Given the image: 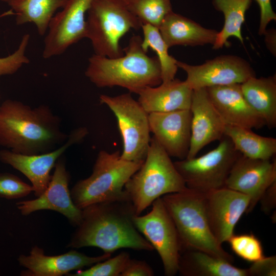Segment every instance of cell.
<instances>
[{
    "instance_id": "7c38bea8",
    "label": "cell",
    "mask_w": 276,
    "mask_h": 276,
    "mask_svg": "<svg viewBox=\"0 0 276 276\" xmlns=\"http://www.w3.org/2000/svg\"><path fill=\"white\" fill-rule=\"evenodd\" d=\"M177 65L186 73L185 81L193 90L242 84L256 76L254 69L246 60L232 55H221L197 65L177 60Z\"/></svg>"
},
{
    "instance_id": "4dcf8cb0",
    "label": "cell",
    "mask_w": 276,
    "mask_h": 276,
    "mask_svg": "<svg viewBox=\"0 0 276 276\" xmlns=\"http://www.w3.org/2000/svg\"><path fill=\"white\" fill-rule=\"evenodd\" d=\"M129 254L122 251L113 258L97 263L86 270L79 269L70 276H120L128 261Z\"/></svg>"
},
{
    "instance_id": "7a4b0ae2",
    "label": "cell",
    "mask_w": 276,
    "mask_h": 276,
    "mask_svg": "<svg viewBox=\"0 0 276 276\" xmlns=\"http://www.w3.org/2000/svg\"><path fill=\"white\" fill-rule=\"evenodd\" d=\"M68 136L60 118L47 105L32 107L12 99L0 105V146L6 149L27 155L46 153L62 145Z\"/></svg>"
},
{
    "instance_id": "d590c367",
    "label": "cell",
    "mask_w": 276,
    "mask_h": 276,
    "mask_svg": "<svg viewBox=\"0 0 276 276\" xmlns=\"http://www.w3.org/2000/svg\"><path fill=\"white\" fill-rule=\"evenodd\" d=\"M252 1V0H251ZM258 4L260 10V21L258 33L264 35L268 24L276 20V14L274 12L271 0H254Z\"/></svg>"
},
{
    "instance_id": "ba28073f",
    "label": "cell",
    "mask_w": 276,
    "mask_h": 276,
    "mask_svg": "<svg viewBox=\"0 0 276 276\" xmlns=\"http://www.w3.org/2000/svg\"><path fill=\"white\" fill-rule=\"evenodd\" d=\"M99 100L116 117L123 145L121 158L143 163L151 140L149 113L132 98L130 93L116 96L101 95Z\"/></svg>"
},
{
    "instance_id": "e575fe53",
    "label": "cell",
    "mask_w": 276,
    "mask_h": 276,
    "mask_svg": "<svg viewBox=\"0 0 276 276\" xmlns=\"http://www.w3.org/2000/svg\"><path fill=\"white\" fill-rule=\"evenodd\" d=\"M153 275V269L146 262L130 258L120 276H152Z\"/></svg>"
},
{
    "instance_id": "2e32d148",
    "label": "cell",
    "mask_w": 276,
    "mask_h": 276,
    "mask_svg": "<svg viewBox=\"0 0 276 276\" xmlns=\"http://www.w3.org/2000/svg\"><path fill=\"white\" fill-rule=\"evenodd\" d=\"M275 181V158L256 159L241 154L232 168L225 187L250 198L248 213L252 211L265 191Z\"/></svg>"
},
{
    "instance_id": "6da1fadb",
    "label": "cell",
    "mask_w": 276,
    "mask_h": 276,
    "mask_svg": "<svg viewBox=\"0 0 276 276\" xmlns=\"http://www.w3.org/2000/svg\"><path fill=\"white\" fill-rule=\"evenodd\" d=\"M133 205L126 195L89 205L82 210V219L68 245L73 248H100L111 254L123 248L152 251V245L136 228Z\"/></svg>"
},
{
    "instance_id": "9c48e42d",
    "label": "cell",
    "mask_w": 276,
    "mask_h": 276,
    "mask_svg": "<svg viewBox=\"0 0 276 276\" xmlns=\"http://www.w3.org/2000/svg\"><path fill=\"white\" fill-rule=\"evenodd\" d=\"M241 154L224 135L217 147L210 152L174 164L188 188L205 193L225 187L232 168Z\"/></svg>"
},
{
    "instance_id": "7402d4cb",
    "label": "cell",
    "mask_w": 276,
    "mask_h": 276,
    "mask_svg": "<svg viewBox=\"0 0 276 276\" xmlns=\"http://www.w3.org/2000/svg\"><path fill=\"white\" fill-rule=\"evenodd\" d=\"M158 30L169 48L177 45H213L218 33L173 11L165 17Z\"/></svg>"
},
{
    "instance_id": "52a82bcc",
    "label": "cell",
    "mask_w": 276,
    "mask_h": 276,
    "mask_svg": "<svg viewBox=\"0 0 276 276\" xmlns=\"http://www.w3.org/2000/svg\"><path fill=\"white\" fill-rule=\"evenodd\" d=\"M87 14L86 38L95 54L109 58L123 55L120 39L142 25L128 9L126 0H91Z\"/></svg>"
},
{
    "instance_id": "4fadbf2b",
    "label": "cell",
    "mask_w": 276,
    "mask_h": 276,
    "mask_svg": "<svg viewBox=\"0 0 276 276\" xmlns=\"http://www.w3.org/2000/svg\"><path fill=\"white\" fill-rule=\"evenodd\" d=\"M88 134L85 127L72 130L66 141L61 146L49 152L35 154L22 155L10 150L0 151V160L22 173L31 182L36 197L40 196L50 181V172L57 160L72 146L79 143Z\"/></svg>"
},
{
    "instance_id": "f1b7e54d",
    "label": "cell",
    "mask_w": 276,
    "mask_h": 276,
    "mask_svg": "<svg viewBox=\"0 0 276 276\" xmlns=\"http://www.w3.org/2000/svg\"><path fill=\"white\" fill-rule=\"evenodd\" d=\"M130 11L142 25L158 29L165 17L172 11L171 0H126Z\"/></svg>"
},
{
    "instance_id": "30bf717a",
    "label": "cell",
    "mask_w": 276,
    "mask_h": 276,
    "mask_svg": "<svg viewBox=\"0 0 276 276\" xmlns=\"http://www.w3.org/2000/svg\"><path fill=\"white\" fill-rule=\"evenodd\" d=\"M133 222L139 232L157 251L165 274L175 275L178 272L181 246L175 224L162 197L154 201L147 214L135 215Z\"/></svg>"
},
{
    "instance_id": "8d00e7d4",
    "label": "cell",
    "mask_w": 276,
    "mask_h": 276,
    "mask_svg": "<svg viewBox=\"0 0 276 276\" xmlns=\"http://www.w3.org/2000/svg\"><path fill=\"white\" fill-rule=\"evenodd\" d=\"M259 202L262 210L265 213H270L276 205V181L265 191Z\"/></svg>"
},
{
    "instance_id": "d6a6232c",
    "label": "cell",
    "mask_w": 276,
    "mask_h": 276,
    "mask_svg": "<svg viewBox=\"0 0 276 276\" xmlns=\"http://www.w3.org/2000/svg\"><path fill=\"white\" fill-rule=\"evenodd\" d=\"M33 192V188L15 175L0 173V197L8 199L25 197Z\"/></svg>"
},
{
    "instance_id": "ac0fdd59",
    "label": "cell",
    "mask_w": 276,
    "mask_h": 276,
    "mask_svg": "<svg viewBox=\"0 0 276 276\" xmlns=\"http://www.w3.org/2000/svg\"><path fill=\"white\" fill-rule=\"evenodd\" d=\"M190 110L191 136L187 159L196 157L211 143L220 141L224 136L225 126L205 88L193 90Z\"/></svg>"
},
{
    "instance_id": "ab89813d",
    "label": "cell",
    "mask_w": 276,
    "mask_h": 276,
    "mask_svg": "<svg viewBox=\"0 0 276 276\" xmlns=\"http://www.w3.org/2000/svg\"><path fill=\"white\" fill-rule=\"evenodd\" d=\"M0 98H1V96H0Z\"/></svg>"
},
{
    "instance_id": "836d02e7",
    "label": "cell",
    "mask_w": 276,
    "mask_h": 276,
    "mask_svg": "<svg viewBox=\"0 0 276 276\" xmlns=\"http://www.w3.org/2000/svg\"><path fill=\"white\" fill-rule=\"evenodd\" d=\"M248 276H275L276 257H264L247 269Z\"/></svg>"
},
{
    "instance_id": "d4e9b609",
    "label": "cell",
    "mask_w": 276,
    "mask_h": 276,
    "mask_svg": "<svg viewBox=\"0 0 276 276\" xmlns=\"http://www.w3.org/2000/svg\"><path fill=\"white\" fill-rule=\"evenodd\" d=\"M66 0H9L7 3L16 16V24H33L39 35H45L50 22Z\"/></svg>"
},
{
    "instance_id": "f546056e",
    "label": "cell",
    "mask_w": 276,
    "mask_h": 276,
    "mask_svg": "<svg viewBox=\"0 0 276 276\" xmlns=\"http://www.w3.org/2000/svg\"><path fill=\"white\" fill-rule=\"evenodd\" d=\"M227 242L233 251L246 261L254 263L265 257L261 241L252 234H234Z\"/></svg>"
},
{
    "instance_id": "83f0119b",
    "label": "cell",
    "mask_w": 276,
    "mask_h": 276,
    "mask_svg": "<svg viewBox=\"0 0 276 276\" xmlns=\"http://www.w3.org/2000/svg\"><path fill=\"white\" fill-rule=\"evenodd\" d=\"M141 28L143 32L142 49L146 52L151 49L156 53L160 63L162 82L173 80L178 68L177 60L169 54V48L158 29L149 24L142 25Z\"/></svg>"
},
{
    "instance_id": "44dd1931",
    "label": "cell",
    "mask_w": 276,
    "mask_h": 276,
    "mask_svg": "<svg viewBox=\"0 0 276 276\" xmlns=\"http://www.w3.org/2000/svg\"><path fill=\"white\" fill-rule=\"evenodd\" d=\"M193 89L178 79L148 86L137 94L138 102L148 113L190 109Z\"/></svg>"
},
{
    "instance_id": "1f68e13d",
    "label": "cell",
    "mask_w": 276,
    "mask_h": 276,
    "mask_svg": "<svg viewBox=\"0 0 276 276\" xmlns=\"http://www.w3.org/2000/svg\"><path fill=\"white\" fill-rule=\"evenodd\" d=\"M30 36L25 34L22 37L17 49L12 54L0 58V77L16 73L22 66L28 64L29 59L26 55Z\"/></svg>"
},
{
    "instance_id": "ffe728a7",
    "label": "cell",
    "mask_w": 276,
    "mask_h": 276,
    "mask_svg": "<svg viewBox=\"0 0 276 276\" xmlns=\"http://www.w3.org/2000/svg\"><path fill=\"white\" fill-rule=\"evenodd\" d=\"M225 125L248 129L265 126L264 120L251 108L242 94L241 84L205 88Z\"/></svg>"
},
{
    "instance_id": "f35d334b",
    "label": "cell",
    "mask_w": 276,
    "mask_h": 276,
    "mask_svg": "<svg viewBox=\"0 0 276 276\" xmlns=\"http://www.w3.org/2000/svg\"><path fill=\"white\" fill-rule=\"evenodd\" d=\"M1 1H3V2H4L8 3L9 0H1Z\"/></svg>"
},
{
    "instance_id": "8fae6325",
    "label": "cell",
    "mask_w": 276,
    "mask_h": 276,
    "mask_svg": "<svg viewBox=\"0 0 276 276\" xmlns=\"http://www.w3.org/2000/svg\"><path fill=\"white\" fill-rule=\"evenodd\" d=\"M91 0H66L52 18L45 34L42 57L61 55L86 36L85 15Z\"/></svg>"
},
{
    "instance_id": "277c9868",
    "label": "cell",
    "mask_w": 276,
    "mask_h": 276,
    "mask_svg": "<svg viewBox=\"0 0 276 276\" xmlns=\"http://www.w3.org/2000/svg\"><path fill=\"white\" fill-rule=\"evenodd\" d=\"M204 193L187 187L182 191L162 197L177 229L181 252L200 250L232 263L233 257L223 249L210 229Z\"/></svg>"
},
{
    "instance_id": "3957f363",
    "label": "cell",
    "mask_w": 276,
    "mask_h": 276,
    "mask_svg": "<svg viewBox=\"0 0 276 276\" xmlns=\"http://www.w3.org/2000/svg\"><path fill=\"white\" fill-rule=\"evenodd\" d=\"M142 38L133 35L124 55L117 58L94 54L88 59L86 77L98 87L120 86L137 94L148 86L162 82L161 70L156 56L150 57L142 49Z\"/></svg>"
},
{
    "instance_id": "5bb4252c",
    "label": "cell",
    "mask_w": 276,
    "mask_h": 276,
    "mask_svg": "<svg viewBox=\"0 0 276 276\" xmlns=\"http://www.w3.org/2000/svg\"><path fill=\"white\" fill-rule=\"evenodd\" d=\"M250 198L224 187L204 193L205 213L210 229L220 244L234 235L235 227L246 213Z\"/></svg>"
},
{
    "instance_id": "cb8c5ba5",
    "label": "cell",
    "mask_w": 276,
    "mask_h": 276,
    "mask_svg": "<svg viewBox=\"0 0 276 276\" xmlns=\"http://www.w3.org/2000/svg\"><path fill=\"white\" fill-rule=\"evenodd\" d=\"M243 96L269 128L276 126V76L252 77L241 84Z\"/></svg>"
},
{
    "instance_id": "d6986e66",
    "label": "cell",
    "mask_w": 276,
    "mask_h": 276,
    "mask_svg": "<svg viewBox=\"0 0 276 276\" xmlns=\"http://www.w3.org/2000/svg\"><path fill=\"white\" fill-rule=\"evenodd\" d=\"M111 254L104 252L97 257H90L72 250L57 256H47L43 249L34 246L29 255L18 258L19 265L27 269L21 272L26 276H61L74 270L81 269L111 257Z\"/></svg>"
},
{
    "instance_id": "4316f807",
    "label": "cell",
    "mask_w": 276,
    "mask_h": 276,
    "mask_svg": "<svg viewBox=\"0 0 276 276\" xmlns=\"http://www.w3.org/2000/svg\"><path fill=\"white\" fill-rule=\"evenodd\" d=\"M251 0H213L212 4L217 11L222 12L224 22L222 29L218 32L213 49H219L228 46L227 39L235 37L243 43L241 28L245 21V13L251 6Z\"/></svg>"
},
{
    "instance_id": "e0dca14e",
    "label": "cell",
    "mask_w": 276,
    "mask_h": 276,
    "mask_svg": "<svg viewBox=\"0 0 276 276\" xmlns=\"http://www.w3.org/2000/svg\"><path fill=\"white\" fill-rule=\"evenodd\" d=\"M150 132L170 157L187 158L190 146V109L149 113Z\"/></svg>"
},
{
    "instance_id": "603a6c76",
    "label": "cell",
    "mask_w": 276,
    "mask_h": 276,
    "mask_svg": "<svg viewBox=\"0 0 276 276\" xmlns=\"http://www.w3.org/2000/svg\"><path fill=\"white\" fill-rule=\"evenodd\" d=\"M178 272L183 276H248L247 269L198 250L181 252Z\"/></svg>"
},
{
    "instance_id": "74e56055",
    "label": "cell",
    "mask_w": 276,
    "mask_h": 276,
    "mask_svg": "<svg viewBox=\"0 0 276 276\" xmlns=\"http://www.w3.org/2000/svg\"><path fill=\"white\" fill-rule=\"evenodd\" d=\"M265 35V43L267 48L270 52L274 56L275 55V30L272 29L269 30H266L264 34Z\"/></svg>"
},
{
    "instance_id": "8992f818",
    "label": "cell",
    "mask_w": 276,
    "mask_h": 276,
    "mask_svg": "<svg viewBox=\"0 0 276 276\" xmlns=\"http://www.w3.org/2000/svg\"><path fill=\"white\" fill-rule=\"evenodd\" d=\"M143 163L122 158L120 151H100L92 173L77 182L70 191L74 203L82 210L94 203L123 197L126 195L125 184Z\"/></svg>"
},
{
    "instance_id": "9a60e30c",
    "label": "cell",
    "mask_w": 276,
    "mask_h": 276,
    "mask_svg": "<svg viewBox=\"0 0 276 276\" xmlns=\"http://www.w3.org/2000/svg\"><path fill=\"white\" fill-rule=\"evenodd\" d=\"M50 181L44 192L35 199L16 203L23 215L34 212L50 210L64 216L74 226H78L82 219V210L74 203L68 188L70 175L66 170L65 159L62 155L57 160Z\"/></svg>"
},
{
    "instance_id": "5b68a950",
    "label": "cell",
    "mask_w": 276,
    "mask_h": 276,
    "mask_svg": "<svg viewBox=\"0 0 276 276\" xmlns=\"http://www.w3.org/2000/svg\"><path fill=\"white\" fill-rule=\"evenodd\" d=\"M186 188L185 182L174 162L153 136L144 161L124 189L136 215H140L156 199Z\"/></svg>"
},
{
    "instance_id": "484cf974",
    "label": "cell",
    "mask_w": 276,
    "mask_h": 276,
    "mask_svg": "<svg viewBox=\"0 0 276 276\" xmlns=\"http://www.w3.org/2000/svg\"><path fill=\"white\" fill-rule=\"evenodd\" d=\"M224 135L228 137L235 149L245 156L270 159L276 154V139L259 135L251 129L225 125Z\"/></svg>"
}]
</instances>
